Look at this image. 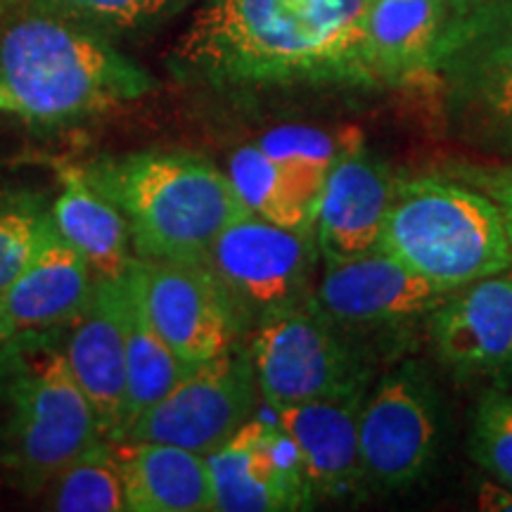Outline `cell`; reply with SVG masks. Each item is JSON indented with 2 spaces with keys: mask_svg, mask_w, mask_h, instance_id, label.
<instances>
[{
  "mask_svg": "<svg viewBox=\"0 0 512 512\" xmlns=\"http://www.w3.org/2000/svg\"><path fill=\"white\" fill-rule=\"evenodd\" d=\"M477 508L486 512H512V486L484 479L477 486Z\"/></svg>",
  "mask_w": 512,
  "mask_h": 512,
  "instance_id": "cell-30",
  "label": "cell"
},
{
  "mask_svg": "<svg viewBox=\"0 0 512 512\" xmlns=\"http://www.w3.org/2000/svg\"><path fill=\"white\" fill-rule=\"evenodd\" d=\"M377 249L448 290L512 266L501 211L482 190L453 176L396 183Z\"/></svg>",
  "mask_w": 512,
  "mask_h": 512,
  "instance_id": "cell-4",
  "label": "cell"
},
{
  "mask_svg": "<svg viewBox=\"0 0 512 512\" xmlns=\"http://www.w3.org/2000/svg\"><path fill=\"white\" fill-rule=\"evenodd\" d=\"M366 389L275 411L280 427L302 451L313 498L342 501L361 494L366 472L358 451V415Z\"/></svg>",
  "mask_w": 512,
  "mask_h": 512,
  "instance_id": "cell-17",
  "label": "cell"
},
{
  "mask_svg": "<svg viewBox=\"0 0 512 512\" xmlns=\"http://www.w3.org/2000/svg\"><path fill=\"white\" fill-rule=\"evenodd\" d=\"M15 337H17L15 325H12L8 311H5L3 302H0V354H3V349L8 347V344H10Z\"/></svg>",
  "mask_w": 512,
  "mask_h": 512,
  "instance_id": "cell-31",
  "label": "cell"
},
{
  "mask_svg": "<svg viewBox=\"0 0 512 512\" xmlns=\"http://www.w3.org/2000/svg\"><path fill=\"white\" fill-rule=\"evenodd\" d=\"M95 278L86 256L62 238L60 230L0 294L5 311L22 332H43L69 325L93 299Z\"/></svg>",
  "mask_w": 512,
  "mask_h": 512,
  "instance_id": "cell-18",
  "label": "cell"
},
{
  "mask_svg": "<svg viewBox=\"0 0 512 512\" xmlns=\"http://www.w3.org/2000/svg\"><path fill=\"white\" fill-rule=\"evenodd\" d=\"M62 192L53 204L60 235L86 256L98 280H117L128 271V223L124 214L86 181L79 166L60 171Z\"/></svg>",
  "mask_w": 512,
  "mask_h": 512,
  "instance_id": "cell-21",
  "label": "cell"
},
{
  "mask_svg": "<svg viewBox=\"0 0 512 512\" xmlns=\"http://www.w3.org/2000/svg\"><path fill=\"white\" fill-rule=\"evenodd\" d=\"M12 112V100H10V95L5 93V88L0 86V112Z\"/></svg>",
  "mask_w": 512,
  "mask_h": 512,
  "instance_id": "cell-33",
  "label": "cell"
},
{
  "mask_svg": "<svg viewBox=\"0 0 512 512\" xmlns=\"http://www.w3.org/2000/svg\"><path fill=\"white\" fill-rule=\"evenodd\" d=\"M247 349L261 399L273 411L366 389L361 354L313 299L256 320Z\"/></svg>",
  "mask_w": 512,
  "mask_h": 512,
  "instance_id": "cell-6",
  "label": "cell"
},
{
  "mask_svg": "<svg viewBox=\"0 0 512 512\" xmlns=\"http://www.w3.org/2000/svg\"><path fill=\"white\" fill-rule=\"evenodd\" d=\"M508 143L512 145V121L508 124Z\"/></svg>",
  "mask_w": 512,
  "mask_h": 512,
  "instance_id": "cell-34",
  "label": "cell"
},
{
  "mask_svg": "<svg viewBox=\"0 0 512 512\" xmlns=\"http://www.w3.org/2000/svg\"><path fill=\"white\" fill-rule=\"evenodd\" d=\"M50 508L62 512L126 510L124 482L110 441L93 446L50 477Z\"/></svg>",
  "mask_w": 512,
  "mask_h": 512,
  "instance_id": "cell-25",
  "label": "cell"
},
{
  "mask_svg": "<svg viewBox=\"0 0 512 512\" xmlns=\"http://www.w3.org/2000/svg\"><path fill=\"white\" fill-rule=\"evenodd\" d=\"M249 349L195 366L164 399L136 418L124 441H159L209 456L254 418L259 401Z\"/></svg>",
  "mask_w": 512,
  "mask_h": 512,
  "instance_id": "cell-8",
  "label": "cell"
},
{
  "mask_svg": "<svg viewBox=\"0 0 512 512\" xmlns=\"http://www.w3.org/2000/svg\"><path fill=\"white\" fill-rule=\"evenodd\" d=\"M0 86L19 117L62 126L145 98L155 79L98 31L46 12L0 38Z\"/></svg>",
  "mask_w": 512,
  "mask_h": 512,
  "instance_id": "cell-3",
  "label": "cell"
},
{
  "mask_svg": "<svg viewBox=\"0 0 512 512\" xmlns=\"http://www.w3.org/2000/svg\"><path fill=\"white\" fill-rule=\"evenodd\" d=\"M38 335L24 342L17 335L0 354L8 460L36 484L107 441L64 351Z\"/></svg>",
  "mask_w": 512,
  "mask_h": 512,
  "instance_id": "cell-5",
  "label": "cell"
},
{
  "mask_svg": "<svg viewBox=\"0 0 512 512\" xmlns=\"http://www.w3.org/2000/svg\"><path fill=\"white\" fill-rule=\"evenodd\" d=\"M482 3H486V0H448V5H451V17L463 15V12L477 8V5Z\"/></svg>",
  "mask_w": 512,
  "mask_h": 512,
  "instance_id": "cell-32",
  "label": "cell"
},
{
  "mask_svg": "<svg viewBox=\"0 0 512 512\" xmlns=\"http://www.w3.org/2000/svg\"><path fill=\"white\" fill-rule=\"evenodd\" d=\"M256 145L280 166L294 192L316 214L323 181L339 159L361 150L363 133L358 128L325 131L318 126L285 124L264 133Z\"/></svg>",
  "mask_w": 512,
  "mask_h": 512,
  "instance_id": "cell-23",
  "label": "cell"
},
{
  "mask_svg": "<svg viewBox=\"0 0 512 512\" xmlns=\"http://www.w3.org/2000/svg\"><path fill=\"white\" fill-rule=\"evenodd\" d=\"M453 178L482 190L501 211L512 245V164L508 166H456Z\"/></svg>",
  "mask_w": 512,
  "mask_h": 512,
  "instance_id": "cell-29",
  "label": "cell"
},
{
  "mask_svg": "<svg viewBox=\"0 0 512 512\" xmlns=\"http://www.w3.org/2000/svg\"><path fill=\"white\" fill-rule=\"evenodd\" d=\"M124 339L128 373V432L138 415L155 406L159 399H164L190 373L192 366H188L155 330L143 304H140L136 287H133L128 273H124Z\"/></svg>",
  "mask_w": 512,
  "mask_h": 512,
  "instance_id": "cell-22",
  "label": "cell"
},
{
  "mask_svg": "<svg viewBox=\"0 0 512 512\" xmlns=\"http://www.w3.org/2000/svg\"><path fill=\"white\" fill-rule=\"evenodd\" d=\"M441 444V399L415 363L392 370L366 394L358 415V451L366 482L403 491L430 472Z\"/></svg>",
  "mask_w": 512,
  "mask_h": 512,
  "instance_id": "cell-7",
  "label": "cell"
},
{
  "mask_svg": "<svg viewBox=\"0 0 512 512\" xmlns=\"http://www.w3.org/2000/svg\"><path fill=\"white\" fill-rule=\"evenodd\" d=\"M81 171L124 214L140 259L202 264L223 230L252 214L230 176L190 152L98 157Z\"/></svg>",
  "mask_w": 512,
  "mask_h": 512,
  "instance_id": "cell-2",
  "label": "cell"
},
{
  "mask_svg": "<svg viewBox=\"0 0 512 512\" xmlns=\"http://www.w3.org/2000/svg\"><path fill=\"white\" fill-rule=\"evenodd\" d=\"M470 456L496 482L512 486V394L491 389L477 401Z\"/></svg>",
  "mask_w": 512,
  "mask_h": 512,
  "instance_id": "cell-28",
  "label": "cell"
},
{
  "mask_svg": "<svg viewBox=\"0 0 512 512\" xmlns=\"http://www.w3.org/2000/svg\"><path fill=\"white\" fill-rule=\"evenodd\" d=\"M112 448L124 482L126 510H214V484L204 453L159 441H117Z\"/></svg>",
  "mask_w": 512,
  "mask_h": 512,
  "instance_id": "cell-20",
  "label": "cell"
},
{
  "mask_svg": "<svg viewBox=\"0 0 512 512\" xmlns=\"http://www.w3.org/2000/svg\"><path fill=\"white\" fill-rule=\"evenodd\" d=\"M427 318L434 351L453 373L512 366V266L453 290Z\"/></svg>",
  "mask_w": 512,
  "mask_h": 512,
  "instance_id": "cell-15",
  "label": "cell"
},
{
  "mask_svg": "<svg viewBox=\"0 0 512 512\" xmlns=\"http://www.w3.org/2000/svg\"><path fill=\"white\" fill-rule=\"evenodd\" d=\"M430 79L460 110L489 124L512 121V0H486L448 19Z\"/></svg>",
  "mask_w": 512,
  "mask_h": 512,
  "instance_id": "cell-11",
  "label": "cell"
},
{
  "mask_svg": "<svg viewBox=\"0 0 512 512\" xmlns=\"http://www.w3.org/2000/svg\"><path fill=\"white\" fill-rule=\"evenodd\" d=\"M64 356L83 394L98 415L107 441L117 444L126 434V339H124V275L98 280L93 299L72 323Z\"/></svg>",
  "mask_w": 512,
  "mask_h": 512,
  "instance_id": "cell-16",
  "label": "cell"
},
{
  "mask_svg": "<svg viewBox=\"0 0 512 512\" xmlns=\"http://www.w3.org/2000/svg\"><path fill=\"white\" fill-rule=\"evenodd\" d=\"M5 3H8V0H0V8H3V5H5Z\"/></svg>",
  "mask_w": 512,
  "mask_h": 512,
  "instance_id": "cell-35",
  "label": "cell"
},
{
  "mask_svg": "<svg viewBox=\"0 0 512 512\" xmlns=\"http://www.w3.org/2000/svg\"><path fill=\"white\" fill-rule=\"evenodd\" d=\"M185 0H38L43 12L93 31L147 29L174 15Z\"/></svg>",
  "mask_w": 512,
  "mask_h": 512,
  "instance_id": "cell-27",
  "label": "cell"
},
{
  "mask_svg": "<svg viewBox=\"0 0 512 512\" xmlns=\"http://www.w3.org/2000/svg\"><path fill=\"white\" fill-rule=\"evenodd\" d=\"M126 273L147 318L188 366H202L240 344L247 320L202 264L133 256Z\"/></svg>",
  "mask_w": 512,
  "mask_h": 512,
  "instance_id": "cell-10",
  "label": "cell"
},
{
  "mask_svg": "<svg viewBox=\"0 0 512 512\" xmlns=\"http://www.w3.org/2000/svg\"><path fill=\"white\" fill-rule=\"evenodd\" d=\"M228 176L254 216L294 233L313 235L316 214L259 145H242L235 150L228 162Z\"/></svg>",
  "mask_w": 512,
  "mask_h": 512,
  "instance_id": "cell-24",
  "label": "cell"
},
{
  "mask_svg": "<svg viewBox=\"0 0 512 512\" xmlns=\"http://www.w3.org/2000/svg\"><path fill=\"white\" fill-rule=\"evenodd\" d=\"M57 230L53 209L29 190H0V294Z\"/></svg>",
  "mask_w": 512,
  "mask_h": 512,
  "instance_id": "cell-26",
  "label": "cell"
},
{
  "mask_svg": "<svg viewBox=\"0 0 512 512\" xmlns=\"http://www.w3.org/2000/svg\"><path fill=\"white\" fill-rule=\"evenodd\" d=\"M396 183L392 169L363 147L332 166L320 188L313 223L323 264H339L377 249Z\"/></svg>",
  "mask_w": 512,
  "mask_h": 512,
  "instance_id": "cell-14",
  "label": "cell"
},
{
  "mask_svg": "<svg viewBox=\"0 0 512 512\" xmlns=\"http://www.w3.org/2000/svg\"><path fill=\"white\" fill-rule=\"evenodd\" d=\"M453 290L413 273L382 249L325 264L313 304L347 328L401 325L430 316Z\"/></svg>",
  "mask_w": 512,
  "mask_h": 512,
  "instance_id": "cell-13",
  "label": "cell"
},
{
  "mask_svg": "<svg viewBox=\"0 0 512 512\" xmlns=\"http://www.w3.org/2000/svg\"><path fill=\"white\" fill-rule=\"evenodd\" d=\"M448 19V0H370L363 50L375 86L425 79Z\"/></svg>",
  "mask_w": 512,
  "mask_h": 512,
  "instance_id": "cell-19",
  "label": "cell"
},
{
  "mask_svg": "<svg viewBox=\"0 0 512 512\" xmlns=\"http://www.w3.org/2000/svg\"><path fill=\"white\" fill-rule=\"evenodd\" d=\"M207 460L219 512L304 510L316 501L302 451L280 422L252 418Z\"/></svg>",
  "mask_w": 512,
  "mask_h": 512,
  "instance_id": "cell-12",
  "label": "cell"
},
{
  "mask_svg": "<svg viewBox=\"0 0 512 512\" xmlns=\"http://www.w3.org/2000/svg\"><path fill=\"white\" fill-rule=\"evenodd\" d=\"M370 0H202L171 67L219 91L375 86L363 36Z\"/></svg>",
  "mask_w": 512,
  "mask_h": 512,
  "instance_id": "cell-1",
  "label": "cell"
},
{
  "mask_svg": "<svg viewBox=\"0 0 512 512\" xmlns=\"http://www.w3.org/2000/svg\"><path fill=\"white\" fill-rule=\"evenodd\" d=\"M316 238L280 228L247 214L228 226L204 256L214 275L245 320L309 302L316 266Z\"/></svg>",
  "mask_w": 512,
  "mask_h": 512,
  "instance_id": "cell-9",
  "label": "cell"
}]
</instances>
